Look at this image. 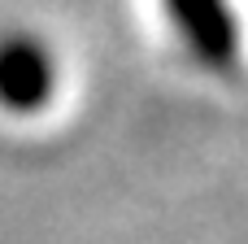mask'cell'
<instances>
[{
  "instance_id": "obj_1",
  "label": "cell",
  "mask_w": 248,
  "mask_h": 244,
  "mask_svg": "<svg viewBox=\"0 0 248 244\" xmlns=\"http://www.w3.org/2000/svg\"><path fill=\"white\" fill-rule=\"evenodd\" d=\"M57 92V61L48 44L35 35H4L0 39V109L9 114H35Z\"/></svg>"
},
{
  "instance_id": "obj_2",
  "label": "cell",
  "mask_w": 248,
  "mask_h": 244,
  "mask_svg": "<svg viewBox=\"0 0 248 244\" xmlns=\"http://www.w3.org/2000/svg\"><path fill=\"white\" fill-rule=\"evenodd\" d=\"M166 13L196 61L209 70H227L240 57V26L227 0H166Z\"/></svg>"
}]
</instances>
